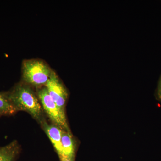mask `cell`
<instances>
[{
	"label": "cell",
	"instance_id": "cell-3",
	"mask_svg": "<svg viewBox=\"0 0 161 161\" xmlns=\"http://www.w3.org/2000/svg\"><path fill=\"white\" fill-rule=\"evenodd\" d=\"M37 95L43 109L55 125L63 131L70 132L64 110L61 109L56 104L50 96L45 86L38 91Z\"/></svg>",
	"mask_w": 161,
	"mask_h": 161
},
{
	"label": "cell",
	"instance_id": "cell-2",
	"mask_svg": "<svg viewBox=\"0 0 161 161\" xmlns=\"http://www.w3.org/2000/svg\"><path fill=\"white\" fill-rule=\"evenodd\" d=\"M53 70L42 60H25L22 65L23 80L26 83L39 87L45 85Z\"/></svg>",
	"mask_w": 161,
	"mask_h": 161
},
{
	"label": "cell",
	"instance_id": "cell-8",
	"mask_svg": "<svg viewBox=\"0 0 161 161\" xmlns=\"http://www.w3.org/2000/svg\"><path fill=\"white\" fill-rule=\"evenodd\" d=\"M17 112V110L7 98L6 94L0 93V116L13 115Z\"/></svg>",
	"mask_w": 161,
	"mask_h": 161
},
{
	"label": "cell",
	"instance_id": "cell-6",
	"mask_svg": "<svg viewBox=\"0 0 161 161\" xmlns=\"http://www.w3.org/2000/svg\"><path fill=\"white\" fill-rule=\"evenodd\" d=\"M20 148L16 141L0 147V161H15L19 153Z\"/></svg>",
	"mask_w": 161,
	"mask_h": 161
},
{
	"label": "cell",
	"instance_id": "cell-4",
	"mask_svg": "<svg viewBox=\"0 0 161 161\" xmlns=\"http://www.w3.org/2000/svg\"><path fill=\"white\" fill-rule=\"evenodd\" d=\"M45 86L53 100L59 108L64 111L68 94L58 75L53 71H52L50 77Z\"/></svg>",
	"mask_w": 161,
	"mask_h": 161
},
{
	"label": "cell",
	"instance_id": "cell-1",
	"mask_svg": "<svg viewBox=\"0 0 161 161\" xmlns=\"http://www.w3.org/2000/svg\"><path fill=\"white\" fill-rule=\"evenodd\" d=\"M6 95L17 111H25L35 119L41 120L42 112L41 105L34 92L28 86L18 85Z\"/></svg>",
	"mask_w": 161,
	"mask_h": 161
},
{
	"label": "cell",
	"instance_id": "cell-5",
	"mask_svg": "<svg viewBox=\"0 0 161 161\" xmlns=\"http://www.w3.org/2000/svg\"><path fill=\"white\" fill-rule=\"evenodd\" d=\"M43 128L47 136L51 141L59 156L63 155L61 144V137L63 130L55 125H49L46 122L43 123Z\"/></svg>",
	"mask_w": 161,
	"mask_h": 161
},
{
	"label": "cell",
	"instance_id": "cell-7",
	"mask_svg": "<svg viewBox=\"0 0 161 161\" xmlns=\"http://www.w3.org/2000/svg\"><path fill=\"white\" fill-rule=\"evenodd\" d=\"M61 144L63 149V155L74 160L75 147L71 132L63 131L61 137Z\"/></svg>",
	"mask_w": 161,
	"mask_h": 161
},
{
	"label": "cell",
	"instance_id": "cell-9",
	"mask_svg": "<svg viewBox=\"0 0 161 161\" xmlns=\"http://www.w3.org/2000/svg\"><path fill=\"white\" fill-rule=\"evenodd\" d=\"M155 96L157 100L161 102V76L159 80L157 88L156 90Z\"/></svg>",
	"mask_w": 161,
	"mask_h": 161
},
{
	"label": "cell",
	"instance_id": "cell-10",
	"mask_svg": "<svg viewBox=\"0 0 161 161\" xmlns=\"http://www.w3.org/2000/svg\"><path fill=\"white\" fill-rule=\"evenodd\" d=\"M59 157H60V161H74L65 156H60Z\"/></svg>",
	"mask_w": 161,
	"mask_h": 161
}]
</instances>
